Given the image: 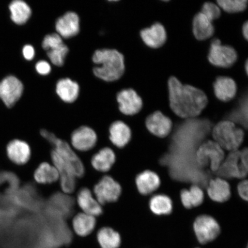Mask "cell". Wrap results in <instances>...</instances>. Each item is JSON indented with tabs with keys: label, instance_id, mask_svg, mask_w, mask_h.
I'll return each instance as SVG.
<instances>
[{
	"label": "cell",
	"instance_id": "obj_18",
	"mask_svg": "<svg viewBox=\"0 0 248 248\" xmlns=\"http://www.w3.org/2000/svg\"><path fill=\"white\" fill-rule=\"evenodd\" d=\"M131 138V129L125 122L117 120L110 124L108 139L114 147L122 149L129 144Z\"/></svg>",
	"mask_w": 248,
	"mask_h": 248
},
{
	"label": "cell",
	"instance_id": "obj_10",
	"mask_svg": "<svg viewBox=\"0 0 248 248\" xmlns=\"http://www.w3.org/2000/svg\"><path fill=\"white\" fill-rule=\"evenodd\" d=\"M97 136L92 128L82 125L74 130L70 136V144L77 153H88L95 147Z\"/></svg>",
	"mask_w": 248,
	"mask_h": 248
},
{
	"label": "cell",
	"instance_id": "obj_33",
	"mask_svg": "<svg viewBox=\"0 0 248 248\" xmlns=\"http://www.w3.org/2000/svg\"><path fill=\"white\" fill-rule=\"evenodd\" d=\"M247 0H219L217 1L220 7L228 13H236L244 11L247 8Z\"/></svg>",
	"mask_w": 248,
	"mask_h": 248
},
{
	"label": "cell",
	"instance_id": "obj_34",
	"mask_svg": "<svg viewBox=\"0 0 248 248\" xmlns=\"http://www.w3.org/2000/svg\"><path fill=\"white\" fill-rule=\"evenodd\" d=\"M202 14L205 16L208 19L212 21L217 19L221 15V10L217 5L212 2H206L204 4Z\"/></svg>",
	"mask_w": 248,
	"mask_h": 248
},
{
	"label": "cell",
	"instance_id": "obj_36",
	"mask_svg": "<svg viewBox=\"0 0 248 248\" xmlns=\"http://www.w3.org/2000/svg\"><path fill=\"white\" fill-rule=\"evenodd\" d=\"M238 195L242 200L248 201V180L245 179L238 182L237 186Z\"/></svg>",
	"mask_w": 248,
	"mask_h": 248
},
{
	"label": "cell",
	"instance_id": "obj_3",
	"mask_svg": "<svg viewBox=\"0 0 248 248\" xmlns=\"http://www.w3.org/2000/svg\"><path fill=\"white\" fill-rule=\"evenodd\" d=\"M247 131L231 121L224 120L214 125L212 139L226 153L237 151L247 141Z\"/></svg>",
	"mask_w": 248,
	"mask_h": 248
},
{
	"label": "cell",
	"instance_id": "obj_35",
	"mask_svg": "<svg viewBox=\"0 0 248 248\" xmlns=\"http://www.w3.org/2000/svg\"><path fill=\"white\" fill-rule=\"evenodd\" d=\"M63 40L58 33H52L45 36L42 43L43 48L46 51L49 46L63 43Z\"/></svg>",
	"mask_w": 248,
	"mask_h": 248
},
{
	"label": "cell",
	"instance_id": "obj_15",
	"mask_svg": "<svg viewBox=\"0 0 248 248\" xmlns=\"http://www.w3.org/2000/svg\"><path fill=\"white\" fill-rule=\"evenodd\" d=\"M76 202L80 212L98 217L102 215L103 208L89 188L82 187L76 193Z\"/></svg>",
	"mask_w": 248,
	"mask_h": 248
},
{
	"label": "cell",
	"instance_id": "obj_24",
	"mask_svg": "<svg viewBox=\"0 0 248 248\" xmlns=\"http://www.w3.org/2000/svg\"><path fill=\"white\" fill-rule=\"evenodd\" d=\"M33 178L37 184L49 185L59 181V173L56 167L51 163L43 162L34 171Z\"/></svg>",
	"mask_w": 248,
	"mask_h": 248
},
{
	"label": "cell",
	"instance_id": "obj_40",
	"mask_svg": "<svg viewBox=\"0 0 248 248\" xmlns=\"http://www.w3.org/2000/svg\"><path fill=\"white\" fill-rule=\"evenodd\" d=\"M248 62H247L246 64V70L247 73H248Z\"/></svg>",
	"mask_w": 248,
	"mask_h": 248
},
{
	"label": "cell",
	"instance_id": "obj_9",
	"mask_svg": "<svg viewBox=\"0 0 248 248\" xmlns=\"http://www.w3.org/2000/svg\"><path fill=\"white\" fill-rule=\"evenodd\" d=\"M51 159V163L59 173V184L62 191L66 194H76L78 178L72 169L54 150L52 151Z\"/></svg>",
	"mask_w": 248,
	"mask_h": 248
},
{
	"label": "cell",
	"instance_id": "obj_6",
	"mask_svg": "<svg viewBox=\"0 0 248 248\" xmlns=\"http://www.w3.org/2000/svg\"><path fill=\"white\" fill-rule=\"evenodd\" d=\"M225 152L212 139L202 143L195 153V160L201 168L215 173L224 161Z\"/></svg>",
	"mask_w": 248,
	"mask_h": 248
},
{
	"label": "cell",
	"instance_id": "obj_28",
	"mask_svg": "<svg viewBox=\"0 0 248 248\" xmlns=\"http://www.w3.org/2000/svg\"><path fill=\"white\" fill-rule=\"evenodd\" d=\"M56 92L62 101L72 103L78 97L79 86L70 78L62 79L57 83Z\"/></svg>",
	"mask_w": 248,
	"mask_h": 248
},
{
	"label": "cell",
	"instance_id": "obj_2",
	"mask_svg": "<svg viewBox=\"0 0 248 248\" xmlns=\"http://www.w3.org/2000/svg\"><path fill=\"white\" fill-rule=\"evenodd\" d=\"M93 61L98 66L93 69V73L105 81L120 79L125 70L124 56L116 49H98L93 54Z\"/></svg>",
	"mask_w": 248,
	"mask_h": 248
},
{
	"label": "cell",
	"instance_id": "obj_26",
	"mask_svg": "<svg viewBox=\"0 0 248 248\" xmlns=\"http://www.w3.org/2000/svg\"><path fill=\"white\" fill-rule=\"evenodd\" d=\"M95 232L96 240L101 248H120L122 238L119 232L107 226Z\"/></svg>",
	"mask_w": 248,
	"mask_h": 248
},
{
	"label": "cell",
	"instance_id": "obj_11",
	"mask_svg": "<svg viewBox=\"0 0 248 248\" xmlns=\"http://www.w3.org/2000/svg\"><path fill=\"white\" fill-rule=\"evenodd\" d=\"M208 58L210 63L216 66L229 67L237 61V55L233 48L223 46L216 39L211 45Z\"/></svg>",
	"mask_w": 248,
	"mask_h": 248
},
{
	"label": "cell",
	"instance_id": "obj_30",
	"mask_svg": "<svg viewBox=\"0 0 248 248\" xmlns=\"http://www.w3.org/2000/svg\"><path fill=\"white\" fill-rule=\"evenodd\" d=\"M193 32L195 38L203 40L210 38L215 32L212 21L202 13L198 14L194 18Z\"/></svg>",
	"mask_w": 248,
	"mask_h": 248
},
{
	"label": "cell",
	"instance_id": "obj_23",
	"mask_svg": "<svg viewBox=\"0 0 248 248\" xmlns=\"http://www.w3.org/2000/svg\"><path fill=\"white\" fill-rule=\"evenodd\" d=\"M141 37L144 42L151 48H157L165 43L167 35L162 24L156 23L149 29L141 31Z\"/></svg>",
	"mask_w": 248,
	"mask_h": 248
},
{
	"label": "cell",
	"instance_id": "obj_14",
	"mask_svg": "<svg viewBox=\"0 0 248 248\" xmlns=\"http://www.w3.org/2000/svg\"><path fill=\"white\" fill-rule=\"evenodd\" d=\"M5 154L9 162L14 165L23 166L29 162L31 150L27 142L14 139L6 145Z\"/></svg>",
	"mask_w": 248,
	"mask_h": 248
},
{
	"label": "cell",
	"instance_id": "obj_4",
	"mask_svg": "<svg viewBox=\"0 0 248 248\" xmlns=\"http://www.w3.org/2000/svg\"><path fill=\"white\" fill-rule=\"evenodd\" d=\"M248 141L239 150L226 154L224 161L215 174L227 181L232 179H248Z\"/></svg>",
	"mask_w": 248,
	"mask_h": 248
},
{
	"label": "cell",
	"instance_id": "obj_27",
	"mask_svg": "<svg viewBox=\"0 0 248 248\" xmlns=\"http://www.w3.org/2000/svg\"><path fill=\"white\" fill-rule=\"evenodd\" d=\"M216 97L219 100L228 102L234 97L237 92V86L233 80L228 77H218L214 83Z\"/></svg>",
	"mask_w": 248,
	"mask_h": 248
},
{
	"label": "cell",
	"instance_id": "obj_1",
	"mask_svg": "<svg viewBox=\"0 0 248 248\" xmlns=\"http://www.w3.org/2000/svg\"><path fill=\"white\" fill-rule=\"evenodd\" d=\"M170 107L181 119H194L199 116L207 104L204 92L190 85H183L175 77L169 81Z\"/></svg>",
	"mask_w": 248,
	"mask_h": 248
},
{
	"label": "cell",
	"instance_id": "obj_5",
	"mask_svg": "<svg viewBox=\"0 0 248 248\" xmlns=\"http://www.w3.org/2000/svg\"><path fill=\"white\" fill-rule=\"evenodd\" d=\"M40 134L48 141L53 150L72 169L77 178H81L84 174L85 169L81 160L69 142L57 138L53 133L42 129Z\"/></svg>",
	"mask_w": 248,
	"mask_h": 248
},
{
	"label": "cell",
	"instance_id": "obj_37",
	"mask_svg": "<svg viewBox=\"0 0 248 248\" xmlns=\"http://www.w3.org/2000/svg\"><path fill=\"white\" fill-rule=\"evenodd\" d=\"M36 70L40 75L46 76L50 73L51 67L47 62L40 61L36 64Z\"/></svg>",
	"mask_w": 248,
	"mask_h": 248
},
{
	"label": "cell",
	"instance_id": "obj_38",
	"mask_svg": "<svg viewBox=\"0 0 248 248\" xmlns=\"http://www.w3.org/2000/svg\"><path fill=\"white\" fill-rule=\"evenodd\" d=\"M23 54L26 60L28 61L32 60L35 57V49L32 46H25L23 49Z\"/></svg>",
	"mask_w": 248,
	"mask_h": 248
},
{
	"label": "cell",
	"instance_id": "obj_25",
	"mask_svg": "<svg viewBox=\"0 0 248 248\" xmlns=\"http://www.w3.org/2000/svg\"><path fill=\"white\" fill-rule=\"evenodd\" d=\"M204 192L199 186L192 185L188 188L184 189L180 193L181 203L186 209H192L199 207L203 203Z\"/></svg>",
	"mask_w": 248,
	"mask_h": 248
},
{
	"label": "cell",
	"instance_id": "obj_29",
	"mask_svg": "<svg viewBox=\"0 0 248 248\" xmlns=\"http://www.w3.org/2000/svg\"><path fill=\"white\" fill-rule=\"evenodd\" d=\"M149 206L151 212L157 216L169 215L173 209L172 200L167 195L162 194L152 195Z\"/></svg>",
	"mask_w": 248,
	"mask_h": 248
},
{
	"label": "cell",
	"instance_id": "obj_19",
	"mask_svg": "<svg viewBox=\"0 0 248 248\" xmlns=\"http://www.w3.org/2000/svg\"><path fill=\"white\" fill-rule=\"evenodd\" d=\"M135 184L139 193L143 196H151L159 188V176L150 170H144L136 176Z\"/></svg>",
	"mask_w": 248,
	"mask_h": 248
},
{
	"label": "cell",
	"instance_id": "obj_21",
	"mask_svg": "<svg viewBox=\"0 0 248 248\" xmlns=\"http://www.w3.org/2000/svg\"><path fill=\"white\" fill-rule=\"evenodd\" d=\"M56 30L61 38L68 39L75 36L79 32V18L77 14L67 12L59 18L56 23Z\"/></svg>",
	"mask_w": 248,
	"mask_h": 248
},
{
	"label": "cell",
	"instance_id": "obj_17",
	"mask_svg": "<svg viewBox=\"0 0 248 248\" xmlns=\"http://www.w3.org/2000/svg\"><path fill=\"white\" fill-rule=\"evenodd\" d=\"M205 193L211 200L218 203L226 202L231 197V188L226 180L215 177L210 180Z\"/></svg>",
	"mask_w": 248,
	"mask_h": 248
},
{
	"label": "cell",
	"instance_id": "obj_20",
	"mask_svg": "<svg viewBox=\"0 0 248 248\" xmlns=\"http://www.w3.org/2000/svg\"><path fill=\"white\" fill-rule=\"evenodd\" d=\"M97 225L96 217L80 212L71 220V228L78 237L85 238L94 232Z\"/></svg>",
	"mask_w": 248,
	"mask_h": 248
},
{
	"label": "cell",
	"instance_id": "obj_12",
	"mask_svg": "<svg viewBox=\"0 0 248 248\" xmlns=\"http://www.w3.org/2000/svg\"><path fill=\"white\" fill-rule=\"evenodd\" d=\"M145 125L151 135L157 138L164 139L171 133L173 124L170 118L160 111H156L146 118Z\"/></svg>",
	"mask_w": 248,
	"mask_h": 248
},
{
	"label": "cell",
	"instance_id": "obj_7",
	"mask_svg": "<svg viewBox=\"0 0 248 248\" xmlns=\"http://www.w3.org/2000/svg\"><path fill=\"white\" fill-rule=\"evenodd\" d=\"M92 192L96 200L103 206L119 200L122 188L119 183L105 173L95 185Z\"/></svg>",
	"mask_w": 248,
	"mask_h": 248
},
{
	"label": "cell",
	"instance_id": "obj_31",
	"mask_svg": "<svg viewBox=\"0 0 248 248\" xmlns=\"http://www.w3.org/2000/svg\"><path fill=\"white\" fill-rule=\"evenodd\" d=\"M11 14V19L18 25H22L27 22L31 17L32 11L29 5L21 0H16L9 5Z\"/></svg>",
	"mask_w": 248,
	"mask_h": 248
},
{
	"label": "cell",
	"instance_id": "obj_39",
	"mask_svg": "<svg viewBox=\"0 0 248 248\" xmlns=\"http://www.w3.org/2000/svg\"><path fill=\"white\" fill-rule=\"evenodd\" d=\"M243 33L244 38L248 40V23L246 22L244 24L243 27Z\"/></svg>",
	"mask_w": 248,
	"mask_h": 248
},
{
	"label": "cell",
	"instance_id": "obj_16",
	"mask_svg": "<svg viewBox=\"0 0 248 248\" xmlns=\"http://www.w3.org/2000/svg\"><path fill=\"white\" fill-rule=\"evenodd\" d=\"M117 100L121 112L126 116H133L140 112L142 107L140 97L133 89L124 90L119 93Z\"/></svg>",
	"mask_w": 248,
	"mask_h": 248
},
{
	"label": "cell",
	"instance_id": "obj_32",
	"mask_svg": "<svg viewBox=\"0 0 248 248\" xmlns=\"http://www.w3.org/2000/svg\"><path fill=\"white\" fill-rule=\"evenodd\" d=\"M69 49L64 43L55 45L49 47L46 52L52 63L59 67L63 66L65 58L69 52Z\"/></svg>",
	"mask_w": 248,
	"mask_h": 248
},
{
	"label": "cell",
	"instance_id": "obj_13",
	"mask_svg": "<svg viewBox=\"0 0 248 248\" xmlns=\"http://www.w3.org/2000/svg\"><path fill=\"white\" fill-rule=\"evenodd\" d=\"M22 82L14 76L6 77L0 82V98L8 108L14 107L22 95Z\"/></svg>",
	"mask_w": 248,
	"mask_h": 248
},
{
	"label": "cell",
	"instance_id": "obj_8",
	"mask_svg": "<svg viewBox=\"0 0 248 248\" xmlns=\"http://www.w3.org/2000/svg\"><path fill=\"white\" fill-rule=\"evenodd\" d=\"M193 230L198 243L205 245L217 239L221 234V227L213 217L207 215L198 216L195 219Z\"/></svg>",
	"mask_w": 248,
	"mask_h": 248
},
{
	"label": "cell",
	"instance_id": "obj_22",
	"mask_svg": "<svg viewBox=\"0 0 248 248\" xmlns=\"http://www.w3.org/2000/svg\"><path fill=\"white\" fill-rule=\"evenodd\" d=\"M116 159V155L112 149L104 147L93 155L91 165L96 171L105 174L112 169Z\"/></svg>",
	"mask_w": 248,
	"mask_h": 248
}]
</instances>
